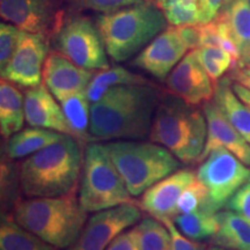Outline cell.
Returning <instances> with one entry per match:
<instances>
[{
  "instance_id": "15",
  "label": "cell",
  "mask_w": 250,
  "mask_h": 250,
  "mask_svg": "<svg viewBox=\"0 0 250 250\" xmlns=\"http://www.w3.org/2000/svg\"><path fill=\"white\" fill-rule=\"evenodd\" d=\"M197 179L190 169H179L153 184L143 193L139 208L149 217L164 223L177 215V203L184 190Z\"/></svg>"
},
{
  "instance_id": "27",
  "label": "cell",
  "mask_w": 250,
  "mask_h": 250,
  "mask_svg": "<svg viewBox=\"0 0 250 250\" xmlns=\"http://www.w3.org/2000/svg\"><path fill=\"white\" fill-rule=\"evenodd\" d=\"M217 213L211 208H201L191 213L177 214L173 221L184 235L195 241H201L212 237L217 232Z\"/></svg>"
},
{
  "instance_id": "20",
  "label": "cell",
  "mask_w": 250,
  "mask_h": 250,
  "mask_svg": "<svg viewBox=\"0 0 250 250\" xmlns=\"http://www.w3.org/2000/svg\"><path fill=\"white\" fill-rule=\"evenodd\" d=\"M213 100L237 132L250 144V108L236 95L229 78H221L214 85Z\"/></svg>"
},
{
  "instance_id": "23",
  "label": "cell",
  "mask_w": 250,
  "mask_h": 250,
  "mask_svg": "<svg viewBox=\"0 0 250 250\" xmlns=\"http://www.w3.org/2000/svg\"><path fill=\"white\" fill-rule=\"evenodd\" d=\"M65 134L42 127H28L19 131L7 143V155L12 160L27 158L61 140Z\"/></svg>"
},
{
  "instance_id": "24",
  "label": "cell",
  "mask_w": 250,
  "mask_h": 250,
  "mask_svg": "<svg viewBox=\"0 0 250 250\" xmlns=\"http://www.w3.org/2000/svg\"><path fill=\"white\" fill-rule=\"evenodd\" d=\"M66 117L72 134L80 143L90 142V107L92 102L87 96L86 90L68 94L58 100Z\"/></svg>"
},
{
  "instance_id": "26",
  "label": "cell",
  "mask_w": 250,
  "mask_h": 250,
  "mask_svg": "<svg viewBox=\"0 0 250 250\" xmlns=\"http://www.w3.org/2000/svg\"><path fill=\"white\" fill-rule=\"evenodd\" d=\"M0 250H58L35 234L24 229L13 218H5L0 226Z\"/></svg>"
},
{
  "instance_id": "38",
  "label": "cell",
  "mask_w": 250,
  "mask_h": 250,
  "mask_svg": "<svg viewBox=\"0 0 250 250\" xmlns=\"http://www.w3.org/2000/svg\"><path fill=\"white\" fill-rule=\"evenodd\" d=\"M233 89L236 95L250 108V89L247 88L246 86L241 85V83H236V81L233 83Z\"/></svg>"
},
{
  "instance_id": "22",
  "label": "cell",
  "mask_w": 250,
  "mask_h": 250,
  "mask_svg": "<svg viewBox=\"0 0 250 250\" xmlns=\"http://www.w3.org/2000/svg\"><path fill=\"white\" fill-rule=\"evenodd\" d=\"M24 114V96L17 85L1 79L0 83V131L6 139L22 130Z\"/></svg>"
},
{
  "instance_id": "18",
  "label": "cell",
  "mask_w": 250,
  "mask_h": 250,
  "mask_svg": "<svg viewBox=\"0 0 250 250\" xmlns=\"http://www.w3.org/2000/svg\"><path fill=\"white\" fill-rule=\"evenodd\" d=\"M24 114L29 126L42 127L73 137L61 103L44 83L34 88H28L24 95Z\"/></svg>"
},
{
  "instance_id": "9",
  "label": "cell",
  "mask_w": 250,
  "mask_h": 250,
  "mask_svg": "<svg viewBox=\"0 0 250 250\" xmlns=\"http://www.w3.org/2000/svg\"><path fill=\"white\" fill-rule=\"evenodd\" d=\"M57 50L79 66L92 71L109 68L107 50L100 34L87 18H72L56 34Z\"/></svg>"
},
{
  "instance_id": "2",
  "label": "cell",
  "mask_w": 250,
  "mask_h": 250,
  "mask_svg": "<svg viewBox=\"0 0 250 250\" xmlns=\"http://www.w3.org/2000/svg\"><path fill=\"white\" fill-rule=\"evenodd\" d=\"M83 154L79 140L65 134L59 142L27 156L18 170L21 192L27 198H39L76 191Z\"/></svg>"
},
{
  "instance_id": "16",
  "label": "cell",
  "mask_w": 250,
  "mask_h": 250,
  "mask_svg": "<svg viewBox=\"0 0 250 250\" xmlns=\"http://www.w3.org/2000/svg\"><path fill=\"white\" fill-rule=\"evenodd\" d=\"M94 74V71L79 66L59 51H51L43 66V83L59 100L68 94L86 90Z\"/></svg>"
},
{
  "instance_id": "12",
  "label": "cell",
  "mask_w": 250,
  "mask_h": 250,
  "mask_svg": "<svg viewBox=\"0 0 250 250\" xmlns=\"http://www.w3.org/2000/svg\"><path fill=\"white\" fill-rule=\"evenodd\" d=\"M49 39L43 34L21 31L11 62L1 71V79L22 88H34L43 80V66L49 55Z\"/></svg>"
},
{
  "instance_id": "10",
  "label": "cell",
  "mask_w": 250,
  "mask_h": 250,
  "mask_svg": "<svg viewBox=\"0 0 250 250\" xmlns=\"http://www.w3.org/2000/svg\"><path fill=\"white\" fill-rule=\"evenodd\" d=\"M142 219V208L134 203L95 212L88 218L78 239L65 250H105L116 237Z\"/></svg>"
},
{
  "instance_id": "11",
  "label": "cell",
  "mask_w": 250,
  "mask_h": 250,
  "mask_svg": "<svg viewBox=\"0 0 250 250\" xmlns=\"http://www.w3.org/2000/svg\"><path fill=\"white\" fill-rule=\"evenodd\" d=\"M0 17L23 31L50 39L61 29L62 0H0Z\"/></svg>"
},
{
  "instance_id": "14",
  "label": "cell",
  "mask_w": 250,
  "mask_h": 250,
  "mask_svg": "<svg viewBox=\"0 0 250 250\" xmlns=\"http://www.w3.org/2000/svg\"><path fill=\"white\" fill-rule=\"evenodd\" d=\"M188 51L179 28L167 27L137 55L132 64L158 80H166Z\"/></svg>"
},
{
  "instance_id": "35",
  "label": "cell",
  "mask_w": 250,
  "mask_h": 250,
  "mask_svg": "<svg viewBox=\"0 0 250 250\" xmlns=\"http://www.w3.org/2000/svg\"><path fill=\"white\" fill-rule=\"evenodd\" d=\"M228 1L229 0H198L199 23L204 24L214 21Z\"/></svg>"
},
{
  "instance_id": "28",
  "label": "cell",
  "mask_w": 250,
  "mask_h": 250,
  "mask_svg": "<svg viewBox=\"0 0 250 250\" xmlns=\"http://www.w3.org/2000/svg\"><path fill=\"white\" fill-rule=\"evenodd\" d=\"M136 227L139 233L140 250H171L169 230L161 221L147 217Z\"/></svg>"
},
{
  "instance_id": "7",
  "label": "cell",
  "mask_w": 250,
  "mask_h": 250,
  "mask_svg": "<svg viewBox=\"0 0 250 250\" xmlns=\"http://www.w3.org/2000/svg\"><path fill=\"white\" fill-rule=\"evenodd\" d=\"M78 198L88 213L133 202L105 144L92 142L86 146Z\"/></svg>"
},
{
  "instance_id": "36",
  "label": "cell",
  "mask_w": 250,
  "mask_h": 250,
  "mask_svg": "<svg viewBox=\"0 0 250 250\" xmlns=\"http://www.w3.org/2000/svg\"><path fill=\"white\" fill-rule=\"evenodd\" d=\"M105 250H140L139 233L132 227L120 234Z\"/></svg>"
},
{
  "instance_id": "39",
  "label": "cell",
  "mask_w": 250,
  "mask_h": 250,
  "mask_svg": "<svg viewBox=\"0 0 250 250\" xmlns=\"http://www.w3.org/2000/svg\"><path fill=\"white\" fill-rule=\"evenodd\" d=\"M233 79L235 80L236 83H241V85L246 86L247 88L250 89V77L246 76V74L242 73L241 71L235 72V73H234V76H233Z\"/></svg>"
},
{
  "instance_id": "29",
  "label": "cell",
  "mask_w": 250,
  "mask_h": 250,
  "mask_svg": "<svg viewBox=\"0 0 250 250\" xmlns=\"http://www.w3.org/2000/svg\"><path fill=\"white\" fill-rule=\"evenodd\" d=\"M196 52L199 62L205 68V71L208 72L214 85L225 76V73L229 68H236V64L233 57L229 52H227L223 48L203 46V48L196 49Z\"/></svg>"
},
{
  "instance_id": "41",
  "label": "cell",
  "mask_w": 250,
  "mask_h": 250,
  "mask_svg": "<svg viewBox=\"0 0 250 250\" xmlns=\"http://www.w3.org/2000/svg\"><path fill=\"white\" fill-rule=\"evenodd\" d=\"M241 72H242V73H245L246 76L250 77V68H249V67H245V68H242Z\"/></svg>"
},
{
  "instance_id": "40",
  "label": "cell",
  "mask_w": 250,
  "mask_h": 250,
  "mask_svg": "<svg viewBox=\"0 0 250 250\" xmlns=\"http://www.w3.org/2000/svg\"><path fill=\"white\" fill-rule=\"evenodd\" d=\"M206 250H230V249H226V248H221V247L213 246V247H210V248H206Z\"/></svg>"
},
{
  "instance_id": "42",
  "label": "cell",
  "mask_w": 250,
  "mask_h": 250,
  "mask_svg": "<svg viewBox=\"0 0 250 250\" xmlns=\"http://www.w3.org/2000/svg\"><path fill=\"white\" fill-rule=\"evenodd\" d=\"M246 67H249L250 68V62H249V64L248 65H247V66ZM243 68H245V67H243Z\"/></svg>"
},
{
  "instance_id": "17",
  "label": "cell",
  "mask_w": 250,
  "mask_h": 250,
  "mask_svg": "<svg viewBox=\"0 0 250 250\" xmlns=\"http://www.w3.org/2000/svg\"><path fill=\"white\" fill-rule=\"evenodd\" d=\"M203 112L208 122V138L198 161L204 160L213 148L223 146L250 167V144L229 123L214 100L203 105Z\"/></svg>"
},
{
  "instance_id": "3",
  "label": "cell",
  "mask_w": 250,
  "mask_h": 250,
  "mask_svg": "<svg viewBox=\"0 0 250 250\" xmlns=\"http://www.w3.org/2000/svg\"><path fill=\"white\" fill-rule=\"evenodd\" d=\"M76 191L59 197L20 199L14 204L17 224L58 249H66L78 239L88 220Z\"/></svg>"
},
{
  "instance_id": "1",
  "label": "cell",
  "mask_w": 250,
  "mask_h": 250,
  "mask_svg": "<svg viewBox=\"0 0 250 250\" xmlns=\"http://www.w3.org/2000/svg\"><path fill=\"white\" fill-rule=\"evenodd\" d=\"M162 93L154 85L112 87L90 107V142L149 137Z\"/></svg>"
},
{
  "instance_id": "21",
  "label": "cell",
  "mask_w": 250,
  "mask_h": 250,
  "mask_svg": "<svg viewBox=\"0 0 250 250\" xmlns=\"http://www.w3.org/2000/svg\"><path fill=\"white\" fill-rule=\"evenodd\" d=\"M212 245L230 250H250V223L235 211H219Z\"/></svg>"
},
{
  "instance_id": "4",
  "label": "cell",
  "mask_w": 250,
  "mask_h": 250,
  "mask_svg": "<svg viewBox=\"0 0 250 250\" xmlns=\"http://www.w3.org/2000/svg\"><path fill=\"white\" fill-rule=\"evenodd\" d=\"M167 26L164 12L151 0L103 13L98 19L107 54L117 62L139 54Z\"/></svg>"
},
{
  "instance_id": "8",
  "label": "cell",
  "mask_w": 250,
  "mask_h": 250,
  "mask_svg": "<svg viewBox=\"0 0 250 250\" xmlns=\"http://www.w3.org/2000/svg\"><path fill=\"white\" fill-rule=\"evenodd\" d=\"M201 162L197 179L206 188L218 211L250 181V167L223 146L212 149Z\"/></svg>"
},
{
  "instance_id": "6",
  "label": "cell",
  "mask_w": 250,
  "mask_h": 250,
  "mask_svg": "<svg viewBox=\"0 0 250 250\" xmlns=\"http://www.w3.org/2000/svg\"><path fill=\"white\" fill-rule=\"evenodd\" d=\"M105 147L132 197L143 195L182 165L173 153L153 142L115 140Z\"/></svg>"
},
{
  "instance_id": "34",
  "label": "cell",
  "mask_w": 250,
  "mask_h": 250,
  "mask_svg": "<svg viewBox=\"0 0 250 250\" xmlns=\"http://www.w3.org/2000/svg\"><path fill=\"white\" fill-rule=\"evenodd\" d=\"M226 206L229 210L241 214L250 223V181L237 190Z\"/></svg>"
},
{
  "instance_id": "25",
  "label": "cell",
  "mask_w": 250,
  "mask_h": 250,
  "mask_svg": "<svg viewBox=\"0 0 250 250\" xmlns=\"http://www.w3.org/2000/svg\"><path fill=\"white\" fill-rule=\"evenodd\" d=\"M132 85H153V83L146 78L134 74L122 66L109 67L107 70H101L94 74L89 85L87 86L86 94L89 101L94 103L99 101L112 87Z\"/></svg>"
},
{
  "instance_id": "19",
  "label": "cell",
  "mask_w": 250,
  "mask_h": 250,
  "mask_svg": "<svg viewBox=\"0 0 250 250\" xmlns=\"http://www.w3.org/2000/svg\"><path fill=\"white\" fill-rule=\"evenodd\" d=\"M226 23L228 34L239 52V67L250 62V1L229 0L219 17Z\"/></svg>"
},
{
  "instance_id": "37",
  "label": "cell",
  "mask_w": 250,
  "mask_h": 250,
  "mask_svg": "<svg viewBox=\"0 0 250 250\" xmlns=\"http://www.w3.org/2000/svg\"><path fill=\"white\" fill-rule=\"evenodd\" d=\"M179 28L181 36L189 50H196L201 48V28L199 24L195 26H181Z\"/></svg>"
},
{
  "instance_id": "31",
  "label": "cell",
  "mask_w": 250,
  "mask_h": 250,
  "mask_svg": "<svg viewBox=\"0 0 250 250\" xmlns=\"http://www.w3.org/2000/svg\"><path fill=\"white\" fill-rule=\"evenodd\" d=\"M20 28L9 22L0 24V71H4L13 57L21 35Z\"/></svg>"
},
{
  "instance_id": "43",
  "label": "cell",
  "mask_w": 250,
  "mask_h": 250,
  "mask_svg": "<svg viewBox=\"0 0 250 250\" xmlns=\"http://www.w3.org/2000/svg\"><path fill=\"white\" fill-rule=\"evenodd\" d=\"M249 1H250V0H249Z\"/></svg>"
},
{
  "instance_id": "33",
  "label": "cell",
  "mask_w": 250,
  "mask_h": 250,
  "mask_svg": "<svg viewBox=\"0 0 250 250\" xmlns=\"http://www.w3.org/2000/svg\"><path fill=\"white\" fill-rule=\"evenodd\" d=\"M162 224L169 230L171 250H206L208 248L204 243H199L184 235L171 219L165 220Z\"/></svg>"
},
{
  "instance_id": "13",
  "label": "cell",
  "mask_w": 250,
  "mask_h": 250,
  "mask_svg": "<svg viewBox=\"0 0 250 250\" xmlns=\"http://www.w3.org/2000/svg\"><path fill=\"white\" fill-rule=\"evenodd\" d=\"M168 92L188 105L197 107L214 98V83L197 57L190 50L166 79Z\"/></svg>"
},
{
  "instance_id": "5",
  "label": "cell",
  "mask_w": 250,
  "mask_h": 250,
  "mask_svg": "<svg viewBox=\"0 0 250 250\" xmlns=\"http://www.w3.org/2000/svg\"><path fill=\"white\" fill-rule=\"evenodd\" d=\"M148 138L167 148L181 162L198 161L208 138L204 112L173 94H162Z\"/></svg>"
},
{
  "instance_id": "32",
  "label": "cell",
  "mask_w": 250,
  "mask_h": 250,
  "mask_svg": "<svg viewBox=\"0 0 250 250\" xmlns=\"http://www.w3.org/2000/svg\"><path fill=\"white\" fill-rule=\"evenodd\" d=\"M77 7L92 9L100 13H111L127 6L139 4L145 0H68Z\"/></svg>"
},
{
  "instance_id": "30",
  "label": "cell",
  "mask_w": 250,
  "mask_h": 250,
  "mask_svg": "<svg viewBox=\"0 0 250 250\" xmlns=\"http://www.w3.org/2000/svg\"><path fill=\"white\" fill-rule=\"evenodd\" d=\"M201 208H211L219 212L212 204L210 195L206 188L198 179H196L184 190L177 203V214H187Z\"/></svg>"
}]
</instances>
